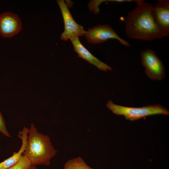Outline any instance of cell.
I'll return each instance as SVG.
<instances>
[{"label": "cell", "mask_w": 169, "mask_h": 169, "mask_svg": "<svg viewBox=\"0 0 169 169\" xmlns=\"http://www.w3.org/2000/svg\"><path fill=\"white\" fill-rule=\"evenodd\" d=\"M136 6L127 14L125 23L129 38L150 41L164 37L152 14L153 5L144 0H135Z\"/></svg>", "instance_id": "6da1fadb"}, {"label": "cell", "mask_w": 169, "mask_h": 169, "mask_svg": "<svg viewBox=\"0 0 169 169\" xmlns=\"http://www.w3.org/2000/svg\"><path fill=\"white\" fill-rule=\"evenodd\" d=\"M28 142L23 155L32 165H50L51 159L57 152L49 136L39 132L32 123L29 129Z\"/></svg>", "instance_id": "7a4b0ae2"}, {"label": "cell", "mask_w": 169, "mask_h": 169, "mask_svg": "<svg viewBox=\"0 0 169 169\" xmlns=\"http://www.w3.org/2000/svg\"><path fill=\"white\" fill-rule=\"evenodd\" d=\"M106 106L114 114L123 115L126 119L130 121L137 120L145 117L155 115H169V110L159 104L141 107H132L117 105L110 100L107 102Z\"/></svg>", "instance_id": "3957f363"}, {"label": "cell", "mask_w": 169, "mask_h": 169, "mask_svg": "<svg viewBox=\"0 0 169 169\" xmlns=\"http://www.w3.org/2000/svg\"><path fill=\"white\" fill-rule=\"evenodd\" d=\"M141 63L145 68V73L152 80H161L165 75L162 62L155 51L146 49L141 52Z\"/></svg>", "instance_id": "277c9868"}, {"label": "cell", "mask_w": 169, "mask_h": 169, "mask_svg": "<svg viewBox=\"0 0 169 169\" xmlns=\"http://www.w3.org/2000/svg\"><path fill=\"white\" fill-rule=\"evenodd\" d=\"M84 36L90 43H102L110 39L118 40L123 45L130 47L131 45L126 40L120 37L112 27L108 25H98L85 31Z\"/></svg>", "instance_id": "5b68a950"}, {"label": "cell", "mask_w": 169, "mask_h": 169, "mask_svg": "<svg viewBox=\"0 0 169 169\" xmlns=\"http://www.w3.org/2000/svg\"><path fill=\"white\" fill-rule=\"evenodd\" d=\"M56 1L61 10L64 23V30L61 34L60 39L65 41L73 37L84 35L85 31L83 27L74 21L64 0Z\"/></svg>", "instance_id": "8992f818"}, {"label": "cell", "mask_w": 169, "mask_h": 169, "mask_svg": "<svg viewBox=\"0 0 169 169\" xmlns=\"http://www.w3.org/2000/svg\"><path fill=\"white\" fill-rule=\"evenodd\" d=\"M22 28L20 18L16 14L6 12L0 14V34L5 38H11L18 33Z\"/></svg>", "instance_id": "52a82bcc"}, {"label": "cell", "mask_w": 169, "mask_h": 169, "mask_svg": "<svg viewBox=\"0 0 169 169\" xmlns=\"http://www.w3.org/2000/svg\"><path fill=\"white\" fill-rule=\"evenodd\" d=\"M152 12L154 20L164 37H168L169 0H158V2L153 6Z\"/></svg>", "instance_id": "ba28073f"}, {"label": "cell", "mask_w": 169, "mask_h": 169, "mask_svg": "<svg viewBox=\"0 0 169 169\" xmlns=\"http://www.w3.org/2000/svg\"><path fill=\"white\" fill-rule=\"evenodd\" d=\"M69 39L73 45L74 51L78 54L79 57L87 60L101 70L106 71L112 70L110 66L93 55L81 43L79 37H73Z\"/></svg>", "instance_id": "9c48e42d"}, {"label": "cell", "mask_w": 169, "mask_h": 169, "mask_svg": "<svg viewBox=\"0 0 169 169\" xmlns=\"http://www.w3.org/2000/svg\"><path fill=\"white\" fill-rule=\"evenodd\" d=\"M29 129L24 127L20 131L18 136L22 141V145L17 152H14L13 155L8 158L0 162V169H7L18 163L21 159L25 150L27 144Z\"/></svg>", "instance_id": "30bf717a"}, {"label": "cell", "mask_w": 169, "mask_h": 169, "mask_svg": "<svg viewBox=\"0 0 169 169\" xmlns=\"http://www.w3.org/2000/svg\"><path fill=\"white\" fill-rule=\"evenodd\" d=\"M64 169H94L88 165L80 157L73 158L67 161Z\"/></svg>", "instance_id": "8fae6325"}, {"label": "cell", "mask_w": 169, "mask_h": 169, "mask_svg": "<svg viewBox=\"0 0 169 169\" xmlns=\"http://www.w3.org/2000/svg\"><path fill=\"white\" fill-rule=\"evenodd\" d=\"M31 165L28 159L23 155L18 163L7 169H29Z\"/></svg>", "instance_id": "7c38bea8"}, {"label": "cell", "mask_w": 169, "mask_h": 169, "mask_svg": "<svg viewBox=\"0 0 169 169\" xmlns=\"http://www.w3.org/2000/svg\"><path fill=\"white\" fill-rule=\"evenodd\" d=\"M0 132L8 137H10L11 136L6 128V124L4 118L0 112Z\"/></svg>", "instance_id": "4fadbf2b"}, {"label": "cell", "mask_w": 169, "mask_h": 169, "mask_svg": "<svg viewBox=\"0 0 169 169\" xmlns=\"http://www.w3.org/2000/svg\"><path fill=\"white\" fill-rule=\"evenodd\" d=\"M29 169H38L36 167V166L32 165Z\"/></svg>", "instance_id": "5bb4252c"}]
</instances>
